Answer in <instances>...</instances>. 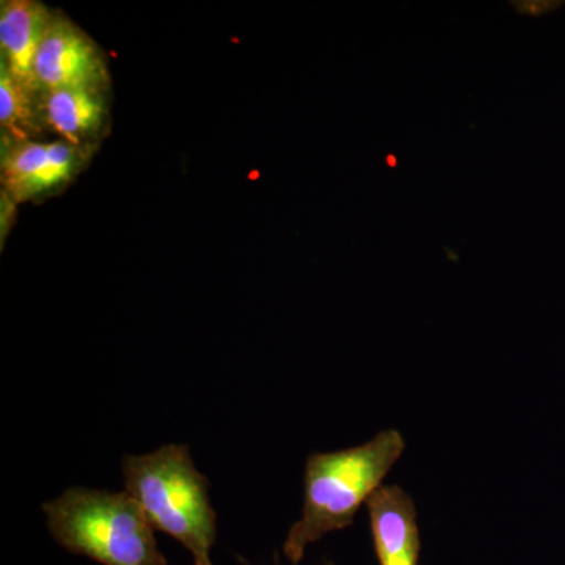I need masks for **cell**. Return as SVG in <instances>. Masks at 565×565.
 Here are the masks:
<instances>
[{
    "instance_id": "6da1fadb",
    "label": "cell",
    "mask_w": 565,
    "mask_h": 565,
    "mask_svg": "<svg viewBox=\"0 0 565 565\" xmlns=\"http://www.w3.org/2000/svg\"><path fill=\"white\" fill-rule=\"evenodd\" d=\"M404 451L403 434L385 429L366 444L308 457L302 516L282 545L292 565H299L308 545L352 525L356 512L384 486L386 475Z\"/></svg>"
},
{
    "instance_id": "7a4b0ae2",
    "label": "cell",
    "mask_w": 565,
    "mask_h": 565,
    "mask_svg": "<svg viewBox=\"0 0 565 565\" xmlns=\"http://www.w3.org/2000/svg\"><path fill=\"white\" fill-rule=\"evenodd\" d=\"M126 492L140 504L154 530L172 535L191 552L193 565H214L217 516L210 481L196 470L185 445H166L150 455L126 456L121 462Z\"/></svg>"
},
{
    "instance_id": "3957f363",
    "label": "cell",
    "mask_w": 565,
    "mask_h": 565,
    "mask_svg": "<svg viewBox=\"0 0 565 565\" xmlns=\"http://www.w3.org/2000/svg\"><path fill=\"white\" fill-rule=\"evenodd\" d=\"M58 545L103 565H169L154 527L128 492L71 487L43 504Z\"/></svg>"
},
{
    "instance_id": "277c9868",
    "label": "cell",
    "mask_w": 565,
    "mask_h": 565,
    "mask_svg": "<svg viewBox=\"0 0 565 565\" xmlns=\"http://www.w3.org/2000/svg\"><path fill=\"white\" fill-rule=\"evenodd\" d=\"M33 77L41 92L85 88L103 92L109 84L98 47L81 29L54 18L41 41L33 63Z\"/></svg>"
},
{
    "instance_id": "5b68a950",
    "label": "cell",
    "mask_w": 565,
    "mask_h": 565,
    "mask_svg": "<svg viewBox=\"0 0 565 565\" xmlns=\"http://www.w3.org/2000/svg\"><path fill=\"white\" fill-rule=\"evenodd\" d=\"M366 508L379 565H419L422 535L414 498L401 486H382Z\"/></svg>"
},
{
    "instance_id": "8992f818",
    "label": "cell",
    "mask_w": 565,
    "mask_h": 565,
    "mask_svg": "<svg viewBox=\"0 0 565 565\" xmlns=\"http://www.w3.org/2000/svg\"><path fill=\"white\" fill-rule=\"evenodd\" d=\"M54 17L35 0H3L0 7L2 65L28 90H39L33 63Z\"/></svg>"
},
{
    "instance_id": "52a82bcc",
    "label": "cell",
    "mask_w": 565,
    "mask_h": 565,
    "mask_svg": "<svg viewBox=\"0 0 565 565\" xmlns=\"http://www.w3.org/2000/svg\"><path fill=\"white\" fill-rule=\"evenodd\" d=\"M102 93L85 88L43 93L44 120L63 140L81 148L106 125L107 109Z\"/></svg>"
},
{
    "instance_id": "ba28073f",
    "label": "cell",
    "mask_w": 565,
    "mask_h": 565,
    "mask_svg": "<svg viewBox=\"0 0 565 565\" xmlns=\"http://www.w3.org/2000/svg\"><path fill=\"white\" fill-rule=\"evenodd\" d=\"M50 143L25 140L3 152L2 182L7 195L14 202H25L32 199L33 185L46 163Z\"/></svg>"
},
{
    "instance_id": "9c48e42d",
    "label": "cell",
    "mask_w": 565,
    "mask_h": 565,
    "mask_svg": "<svg viewBox=\"0 0 565 565\" xmlns=\"http://www.w3.org/2000/svg\"><path fill=\"white\" fill-rule=\"evenodd\" d=\"M33 92L14 79L9 70L0 68V122L17 141L29 140L33 129L32 114Z\"/></svg>"
},
{
    "instance_id": "30bf717a",
    "label": "cell",
    "mask_w": 565,
    "mask_h": 565,
    "mask_svg": "<svg viewBox=\"0 0 565 565\" xmlns=\"http://www.w3.org/2000/svg\"><path fill=\"white\" fill-rule=\"evenodd\" d=\"M82 151L79 147L68 143L65 140L50 143L46 163L35 185H33L32 199L40 193L50 192L63 182H68L73 174L79 170Z\"/></svg>"
},
{
    "instance_id": "8fae6325",
    "label": "cell",
    "mask_w": 565,
    "mask_h": 565,
    "mask_svg": "<svg viewBox=\"0 0 565 565\" xmlns=\"http://www.w3.org/2000/svg\"><path fill=\"white\" fill-rule=\"evenodd\" d=\"M386 163H388V167H392V169H394V167L397 166V159L394 158L393 154H388V158H386Z\"/></svg>"
},
{
    "instance_id": "7c38bea8",
    "label": "cell",
    "mask_w": 565,
    "mask_h": 565,
    "mask_svg": "<svg viewBox=\"0 0 565 565\" xmlns=\"http://www.w3.org/2000/svg\"><path fill=\"white\" fill-rule=\"evenodd\" d=\"M327 565H334V564H333V563H329V564H327Z\"/></svg>"
}]
</instances>
